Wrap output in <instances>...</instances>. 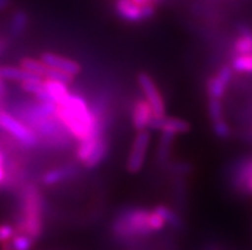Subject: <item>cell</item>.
<instances>
[{
    "label": "cell",
    "instance_id": "6da1fadb",
    "mask_svg": "<svg viewBox=\"0 0 252 250\" xmlns=\"http://www.w3.org/2000/svg\"><path fill=\"white\" fill-rule=\"evenodd\" d=\"M44 202L36 187H27L22 196L21 217L17 222V232L29 235L37 240L44 230Z\"/></svg>",
    "mask_w": 252,
    "mask_h": 250
},
{
    "label": "cell",
    "instance_id": "7a4b0ae2",
    "mask_svg": "<svg viewBox=\"0 0 252 250\" xmlns=\"http://www.w3.org/2000/svg\"><path fill=\"white\" fill-rule=\"evenodd\" d=\"M151 211L145 208H127L114 220L112 230L122 239L145 238L153 234L150 226Z\"/></svg>",
    "mask_w": 252,
    "mask_h": 250
},
{
    "label": "cell",
    "instance_id": "3957f363",
    "mask_svg": "<svg viewBox=\"0 0 252 250\" xmlns=\"http://www.w3.org/2000/svg\"><path fill=\"white\" fill-rule=\"evenodd\" d=\"M0 129L4 130L13 139H16L27 148L37 147L40 143L35 130L23 123L21 119L1 109H0Z\"/></svg>",
    "mask_w": 252,
    "mask_h": 250
},
{
    "label": "cell",
    "instance_id": "277c9868",
    "mask_svg": "<svg viewBox=\"0 0 252 250\" xmlns=\"http://www.w3.org/2000/svg\"><path fill=\"white\" fill-rule=\"evenodd\" d=\"M149 144H150V133L147 130L137 132L133 142H132L131 151H129L127 164H126V167L129 174H137L142 170L145 160H146Z\"/></svg>",
    "mask_w": 252,
    "mask_h": 250
},
{
    "label": "cell",
    "instance_id": "5b68a950",
    "mask_svg": "<svg viewBox=\"0 0 252 250\" xmlns=\"http://www.w3.org/2000/svg\"><path fill=\"white\" fill-rule=\"evenodd\" d=\"M115 12L126 22L140 23L150 19L155 16L157 6H138L132 0H117L115 1Z\"/></svg>",
    "mask_w": 252,
    "mask_h": 250
},
{
    "label": "cell",
    "instance_id": "8992f818",
    "mask_svg": "<svg viewBox=\"0 0 252 250\" xmlns=\"http://www.w3.org/2000/svg\"><path fill=\"white\" fill-rule=\"evenodd\" d=\"M138 84L141 87V91L144 92L145 100L150 104L151 109L154 111L155 116H165V102L160 93L159 88L157 87V83L147 73H140L137 77Z\"/></svg>",
    "mask_w": 252,
    "mask_h": 250
},
{
    "label": "cell",
    "instance_id": "52a82bcc",
    "mask_svg": "<svg viewBox=\"0 0 252 250\" xmlns=\"http://www.w3.org/2000/svg\"><path fill=\"white\" fill-rule=\"evenodd\" d=\"M233 69L230 65H223L215 77H210L206 82V95L209 98L223 100L230 82L233 80Z\"/></svg>",
    "mask_w": 252,
    "mask_h": 250
},
{
    "label": "cell",
    "instance_id": "ba28073f",
    "mask_svg": "<svg viewBox=\"0 0 252 250\" xmlns=\"http://www.w3.org/2000/svg\"><path fill=\"white\" fill-rule=\"evenodd\" d=\"M149 129L160 130V132H166V133L174 134H185L191 130V125L189 121L179 119V117H169V116H155L150 121Z\"/></svg>",
    "mask_w": 252,
    "mask_h": 250
},
{
    "label": "cell",
    "instance_id": "9c48e42d",
    "mask_svg": "<svg viewBox=\"0 0 252 250\" xmlns=\"http://www.w3.org/2000/svg\"><path fill=\"white\" fill-rule=\"evenodd\" d=\"M154 116V111L151 109L150 104L145 98H137L132 106L131 121L132 127L136 132H142V130L149 129L150 121Z\"/></svg>",
    "mask_w": 252,
    "mask_h": 250
},
{
    "label": "cell",
    "instance_id": "30bf717a",
    "mask_svg": "<svg viewBox=\"0 0 252 250\" xmlns=\"http://www.w3.org/2000/svg\"><path fill=\"white\" fill-rule=\"evenodd\" d=\"M41 61L46 67L63 70L65 73L72 74L73 77L78 76L82 70L80 63H77L73 59H68L65 56H62V55L54 54V53H44L41 55Z\"/></svg>",
    "mask_w": 252,
    "mask_h": 250
},
{
    "label": "cell",
    "instance_id": "8fae6325",
    "mask_svg": "<svg viewBox=\"0 0 252 250\" xmlns=\"http://www.w3.org/2000/svg\"><path fill=\"white\" fill-rule=\"evenodd\" d=\"M78 174V167L76 165H64L46 171L41 177V181L46 187H53L59 183L69 180L70 177Z\"/></svg>",
    "mask_w": 252,
    "mask_h": 250
},
{
    "label": "cell",
    "instance_id": "7c38bea8",
    "mask_svg": "<svg viewBox=\"0 0 252 250\" xmlns=\"http://www.w3.org/2000/svg\"><path fill=\"white\" fill-rule=\"evenodd\" d=\"M44 84L48 93L50 95L51 100L57 105H63L65 100L69 97L70 91L68 84H64L62 82H58V81L48 80V78H44Z\"/></svg>",
    "mask_w": 252,
    "mask_h": 250
},
{
    "label": "cell",
    "instance_id": "4fadbf2b",
    "mask_svg": "<svg viewBox=\"0 0 252 250\" xmlns=\"http://www.w3.org/2000/svg\"><path fill=\"white\" fill-rule=\"evenodd\" d=\"M0 77L4 81H13V82H29V81L42 80L41 77L32 74L23 68L16 67H0Z\"/></svg>",
    "mask_w": 252,
    "mask_h": 250
},
{
    "label": "cell",
    "instance_id": "5bb4252c",
    "mask_svg": "<svg viewBox=\"0 0 252 250\" xmlns=\"http://www.w3.org/2000/svg\"><path fill=\"white\" fill-rule=\"evenodd\" d=\"M233 55H243V54H252V31L243 26L241 27L238 36L236 37L232 46Z\"/></svg>",
    "mask_w": 252,
    "mask_h": 250
},
{
    "label": "cell",
    "instance_id": "9a60e30c",
    "mask_svg": "<svg viewBox=\"0 0 252 250\" xmlns=\"http://www.w3.org/2000/svg\"><path fill=\"white\" fill-rule=\"evenodd\" d=\"M109 153V140L105 136L101 137L96 146L95 151L93 152V155L90 156L89 160H87L83 166L87 168V170H94V168L99 167L101 165V162L106 159V156Z\"/></svg>",
    "mask_w": 252,
    "mask_h": 250
},
{
    "label": "cell",
    "instance_id": "2e32d148",
    "mask_svg": "<svg viewBox=\"0 0 252 250\" xmlns=\"http://www.w3.org/2000/svg\"><path fill=\"white\" fill-rule=\"evenodd\" d=\"M101 137L104 136H91L78 142V146H77L76 149V157L82 165L89 160L90 156L93 155Z\"/></svg>",
    "mask_w": 252,
    "mask_h": 250
},
{
    "label": "cell",
    "instance_id": "e0dca14e",
    "mask_svg": "<svg viewBox=\"0 0 252 250\" xmlns=\"http://www.w3.org/2000/svg\"><path fill=\"white\" fill-rule=\"evenodd\" d=\"M33 243H35V240H33L31 236L22 234V232H17L9 243L1 245V249L3 250H31L32 247H33Z\"/></svg>",
    "mask_w": 252,
    "mask_h": 250
},
{
    "label": "cell",
    "instance_id": "ac0fdd59",
    "mask_svg": "<svg viewBox=\"0 0 252 250\" xmlns=\"http://www.w3.org/2000/svg\"><path fill=\"white\" fill-rule=\"evenodd\" d=\"M176 136L174 134L161 132V137L159 140V147H158V161L160 164H164L169 160L170 151H172L173 142H174Z\"/></svg>",
    "mask_w": 252,
    "mask_h": 250
},
{
    "label": "cell",
    "instance_id": "d6986e66",
    "mask_svg": "<svg viewBox=\"0 0 252 250\" xmlns=\"http://www.w3.org/2000/svg\"><path fill=\"white\" fill-rule=\"evenodd\" d=\"M29 26V14L25 10H17L10 19L9 31L13 36H21Z\"/></svg>",
    "mask_w": 252,
    "mask_h": 250
},
{
    "label": "cell",
    "instance_id": "ffe728a7",
    "mask_svg": "<svg viewBox=\"0 0 252 250\" xmlns=\"http://www.w3.org/2000/svg\"><path fill=\"white\" fill-rule=\"evenodd\" d=\"M230 67L240 74H252V54L234 55Z\"/></svg>",
    "mask_w": 252,
    "mask_h": 250
},
{
    "label": "cell",
    "instance_id": "44dd1931",
    "mask_svg": "<svg viewBox=\"0 0 252 250\" xmlns=\"http://www.w3.org/2000/svg\"><path fill=\"white\" fill-rule=\"evenodd\" d=\"M21 68H23L30 73L41 77V78H44L46 70H48V67L42 63L41 59L38 60V59H33V57H23L21 60Z\"/></svg>",
    "mask_w": 252,
    "mask_h": 250
},
{
    "label": "cell",
    "instance_id": "7402d4cb",
    "mask_svg": "<svg viewBox=\"0 0 252 250\" xmlns=\"http://www.w3.org/2000/svg\"><path fill=\"white\" fill-rule=\"evenodd\" d=\"M154 211L165 221V223H169L172 227L179 228L182 226V220L179 219V216L173 209H170L169 207L164 206V204H159V206L154 208Z\"/></svg>",
    "mask_w": 252,
    "mask_h": 250
},
{
    "label": "cell",
    "instance_id": "603a6c76",
    "mask_svg": "<svg viewBox=\"0 0 252 250\" xmlns=\"http://www.w3.org/2000/svg\"><path fill=\"white\" fill-rule=\"evenodd\" d=\"M208 114H209V117H210L211 123L223 120L224 119V105H223V102H221V100L209 98Z\"/></svg>",
    "mask_w": 252,
    "mask_h": 250
},
{
    "label": "cell",
    "instance_id": "cb8c5ba5",
    "mask_svg": "<svg viewBox=\"0 0 252 250\" xmlns=\"http://www.w3.org/2000/svg\"><path fill=\"white\" fill-rule=\"evenodd\" d=\"M44 78H48V80L58 81V82H62L64 84H72L74 81V77L69 73H65L63 70L55 69V68L48 67V70H46V74H45Z\"/></svg>",
    "mask_w": 252,
    "mask_h": 250
},
{
    "label": "cell",
    "instance_id": "d4e9b609",
    "mask_svg": "<svg viewBox=\"0 0 252 250\" xmlns=\"http://www.w3.org/2000/svg\"><path fill=\"white\" fill-rule=\"evenodd\" d=\"M213 130H214L215 136L220 139H227L232 136V129H230L229 124L227 123L225 119L213 123Z\"/></svg>",
    "mask_w": 252,
    "mask_h": 250
},
{
    "label": "cell",
    "instance_id": "484cf974",
    "mask_svg": "<svg viewBox=\"0 0 252 250\" xmlns=\"http://www.w3.org/2000/svg\"><path fill=\"white\" fill-rule=\"evenodd\" d=\"M16 228L13 227L9 223H3L0 225V245L9 243L13 239V236L16 235Z\"/></svg>",
    "mask_w": 252,
    "mask_h": 250
},
{
    "label": "cell",
    "instance_id": "4316f807",
    "mask_svg": "<svg viewBox=\"0 0 252 250\" xmlns=\"http://www.w3.org/2000/svg\"><path fill=\"white\" fill-rule=\"evenodd\" d=\"M6 95V87L4 84V80L0 77V98H3Z\"/></svg>",
    "mask_w": 252,
    "mask_h": 250
},
{
    "label": "cell",
    "instance_id": "83f0119b",
    "mask_svg": "<svg viewBox=\"0 0 252 250\" xmlns=\"http://www.w3.org/2000/svg\"><path fill=\"white\" fill-rule=\"evenodd\" d=\"M10 3L12 0H0V12H4L10 5Z\"/></svg>",
    "mask_w": 252,
    "mask_h": 250
},
{
    "label": "cell",
    "instance_id": "f1b7e54d",
    "mask_svg": "<svg viewBox=\"0 0 252 250\" xmlns=\"http://www.w3.org/2000/svg\"><path fill=\"white\" fill-rule=\"evenodd\" d=\"M5 167L4 166H0V184H3L4 180H5Z\"/></svg>",
    "mask_w": 252,
    "mask_h": 250
},
{
    "label": "cell",
    "instance_id": "f546056e",
    "mask_svg": "<svg viewBox=\"0 0 252 250\" xmlns=\"http://www.w3.org/2000/svg\"><path fill=\"white\" fill-rule=\"evenodd\" d=\"M5 164V155L0 151V166H4Z\"/></svg>",
    "mask_w": 252,
    "mask_h": 250
},
{
    "label": "cell",
    "instance_id": "4dcf8cb0",
    "mask_svg": "<svg viewBox=\"0 0 252 250\" xmlns=\"http://www.w3.org/2000/svg\"><path fill=\"white\" fill-rule=\"evenodd\" d=\"M0 104H1V98H0Z\"/></svg>",
    "mask_w": 252,
    "mask_h": 250
},
{
    "label": "cell",
    "instance_id": "1f68e13d",
    "mask_svg": "<svg viewBox=\"0 0 252 250\" xmlns=\"http://www.w3.org/2000/svg\"><path fill=\"white\" fill-rule=\"evenodd\" d=\"M1 250H3V249H1Z\"/></svg>",
    "mask_w": 252,
    "mask_h": 250
}]
</instances>
